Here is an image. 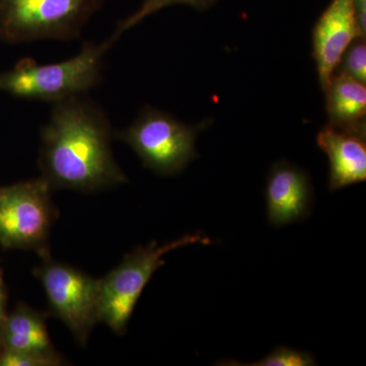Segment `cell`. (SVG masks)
<instances>
[{
  "label": "cell",
  "mask_w": 366,
  "mask_h": 366,
  "mask_svg": "<svg viewBox=\"0 0 366 366\" xmlns=\"http://www.w3.org/2000/svg\"><path fill=\"white\" fill-rule=\"evenodd\" d=\"M103 0H0V41L76 39Z\"/></svg>",
  "instance_id": "5"
},
{
  "label": "cell",
  "mask_w": 366,
  "mask_h": 366,
  "mask_svg": "<svg viewBox=\"0 0 366 366\" xmlns=\"http://www.w3.org/2000/svg\"><path fill=\"white\" fill-rule=\"evenodd\" d=\"M51 187L42 177L0 187V245L48 252V234L56 211Z\"/></svg>",
  "instance_id": "6"
},
{
  "label": "cell",
  "mask_w": 366,
  "mask_h": 366,
  "mask_svg": "<svg viewBox=\"0 0 366 366\" xmlns=\"http://www.w3.org/2000/svg\"><path fill=\"white\" fill-rule=\"evenodd\" d=\"M219 365L238 366H312L317 365L314 356L305 351L288 347H278L267 357L254 363H240L235 360H224Z\"/></svg>",
  "instance_id": "14"
},
{
  "label": "cell",
  "mask_w": 366,
  "mask_h": 366,
  "mask_svg": "<svg viewBox=\"0 0 366 366\" xmlns=\"http://www.w3.org/2000/svg\"><path fill=\"white\" fill-rule=\"evenodd\" d=\"M61 357L55 352L2 350L0 366H55L61 365Z\"/></svg>",
  "instance_id": "16"
},
{
  "label": "cell",
  "mask_w": 366,
  "mask_h": 366,
  "mask_svg": "<svg viewBox=\"0 0 366 366\" xmlns=\"http://www.w3.org/2000/svg\"><path fill=\"white\" fill-rule=\"evenodd\" d=\"M317 144L330 163L329 189H344L366 180V134L327 124Z\"/></svg>",
  "instance_id": "10"
},
{
  "label": "cell",
  "mask_w": 366,
  "mask_h": 366,
  "mask_svg": "<svg viewBox=\"0 0 366 366\" xmlns=\"http://www.w3.org/2000/svg\"><path fill=\"white\" fill-rule=\"evenodd\" d=\"M2 351V348H1V345H0V352H1Z\"/></svg>",
  "instance_id": "19"
},
{
  "label": "cell",
  "mask_w": 366,
  "mask_h": 366,
  "mask_svg": "<svg viewBox=\"0 0 366 366\" xmlns=\"http://www.w3.org/2000/svg\"><path fill=\"white\" fill-rule=\"evenodd\" d=\"M45 315L26 305H19L7 312L0 325V345L2 350L52 352L53 349Z\"/></svg>",
  "instance_id": "12"
},
{
  "label": "cell",
  "mask_w": 366,
  "mask_h": 366,
  "mask_svg": "<svg viewBox=\"0 0 366 366\" xmlns=\"http://www.w3.org/2000/svg\"><path fill=\"white\" fill-rule=\"evenodd\" d=\"M6 300L7 295L6 285H4L2 274H0V325L4 322V320L6 319L7 315Z\"/></svg>",
  "instance_id": "18"
},
{
  "label": "cell",
  "mask_w": 366,
  "mask_h": 366,
  "mask_svg": "<svg viewBox=\"0 0 366 366\" xmlns=\"http://www.w3.org/2000/svg\"><path fill=\"white\" fill-rule=\"evenodd\" d=\"M211 239L203 234H187L173 242L137 247L124 261L99 280L98 317L113 332L124 334L142 292L152 276L165 264L164 255L185 245L209 244Z\"/></svg>",
  "instance_id": "3"
},
{
  "label": "cell",
  "mask_w": 366,
  "mask_h": 366,
  "mask_svg": "<svg viewBox=\"0 0 366 366\" xmlns=\"http://www.w3.org/2000/svg\"><path fill=\"white\" fill-rule=\"evenodd\" d=\"M106 113L84 95L53 103L41 131V177L51 189L95 192L127 182L112 150Z\"/></svg>",
  "instance_id": "1"
},
{
  "label": "cell",
  "mask_w": 366,
  "mask_h": 366,
  "mask_svg": "<svg viewBox=\"0 0 366 366\" xmlns=\"http://www.w3.org/2000/svg\"><path fill=\"white\" fill-rule=\"evenodd\" d=\"M352 0H332L312 30V57L322 91L326 90L347 48L365 38Z\"/></svg>",
  "instance_id": "8"
},
{
  "label": "cell",
  "mask_w": 366,
  "mask_h": 366,
  "mask_svg": "<svg viewBox=\"0 0 366 366\" xmlns=\"http://www.w3.org/2000/svg\"><path fill=\"white\" fill-rule=\"evenodd\" d=\"M211 124V119L184 124L168 112L147 106L131 127L115 136L132 147L144 167L166 177L182 172L199 156L197 137Z\"/></svg>",
  "instance_id": "4"
},
{
  "label": "cell",
  "mask_w": 366,
  "mask_h": 366,
  "mask_svg": "<svg viewBox=\"0 0 366 366\" xmlns=\"http://www.w3.org/2000/svg\"><path fill=\"white\" fill-rule=\"evenodd\" d=\"M329 124L366 134V86L347 74L335 72L326 90Z\"/></svg>",
  "instance_id": "11"
},
{
  "label": "cell",
  "mask_w": 366,
  "mask_h": 366,
  "mask_svg": "<svg viewBox=\"0 0 366 366\" xmlns=\"http://www.w3.org/2000/svg\"><path fill=\"white\" fill-rule=\"evenodd\" d=\"M42 257L44 262L36 274L50 310L85 346L91 330L99 322V280L69 264L52 261L48 252Z\"/></svg>",
  "instance_id": "7"
},
{
  "label": "cell",
  "mask_w": 366,
  "mask_h": 366,
  "mask_svg": "<svg viewBox=\"0 0 366 366\" xmlns=\"http://www.w3.org/2000/svg\"><path fill=\"white\" fill-rule=\"evenodd\" d=\"M216 1L217 0H143L141 6L134 14L118 24L113 36L118 39L125 31L141 23L147 16L157 13L165 7L175 6V4H185V6L194 7L197 11H204L213 6Z\"/></svg>",
  "instance_id": "13"
},
{
  "label": "cell",
  "mask_w": 366,
  "mask_h": 366,
  "mask_svg": "<svg viewBox=\"0 0 366 366\" xmlns=\"http://www.w3.org/2000/svg\"><path fill=\"white\" fill-rule=\"evenodd\" d=\"M352 4L361 30L366 34V0H352Z\"/></svg>",
  "instance_id": "17"
},
{
  "label": "cell",
  "mask_w": 366,
  "mask_h": 366,
  "mask_svg": "<svg viewBox=\"0 0 366 366\" xmlns=\"http://www.w3.org/2000/svg\"><path fill=\"white\" fill-rule=\"evenodd\" d=\"M314 189L305 170L279 161L272 166L267 179V213L274 227L302 220L312 209Z\"/></svg>",
  "instance_id": "9"
},
{
  "label": "cell",
  "mask_w": 366,
  "mask_h": 366,
  "mask_svg": "<svg viewBox=\"0 0 366 366\" xmlns=\"http://www.w3.org/2000/svg\"><path fill=\"white\" fill-rule=\"evenodd\" d=\"M117 40L112 35L99 44L85 42L78 55L59 64L41 66L30 57L21 59L13 69L0 72V92L52 104L84 95L100 84L105 54Z\"/></svg>",
  "instance_id": "2"
},
{
  "label": "cell",
  "mask_w": 366,
  "mask_h": 366,
  "mask_svg": "<svg viewBox=\"0 0 366 366\" xmlns=\"http://www.w3.org/2000/svg\"><path fill=\"white\" fill-rule=\"evenodd\" d=\"M335 72L347 74L361 83H366L365 38H357L351 43L342 56Z\"/></svg>",
  "instance_id": "15"
}]
</instances>
